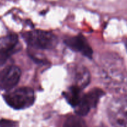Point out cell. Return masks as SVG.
<instances>
[{
  "label": "cell",
  "mask_w": 127,
  "mask_h": 127,
  "mask_svg": "<svg viewBox=\"0 0 127 127\" xmlns=\"http://www.w3.org/2000/svg\"><path fill=\"white\" fill-rule=\"evenodd\" d=\"M3 97L7 105L16 110L30 107L33 105L36 99L34 91L28 87H22L8 92Z\"/></svg>",
  "instance_id": "cell-1"
},
{
  "label": "cell",
  "mask_w": 127,
  "mask_h": 127,
  "mask_svg": "<svg viewBox=\"0 0 127 127\" xmlns=\"http://www.w3.org/2000/svg\"><path fill=\"white\" fill-rule=\"evenodd\" d=\"M29 46L36 49L50 50L57 45V38L53 33L42 30H33L22 35Z\"/></svg>",
  "instance_id": "cell-2"
},
{
  "label": "cell",
  "mask_w": 127,
  "mask_h": 127,
  "mask_svg": "<svg viewBox=\"0 0 127 127\" xmlns=\"http://www.w3.org/2000/svg\"><path fill=\"white\" fill-rule=\"evenodd\" d=\"M107 114L113 127H127V99L119 97L111 100Z\"/></svg>",
  "instance_id": "cell-3"
},
{
  "label": "cell",
  "mask_w": 127,
  "mask_h": 127,
  "mask_svg": "<svg viewBox=\"0 0 127 127\" xmlns=\"http://www.w3.org/2000/svg\"><path fill=\"white\" fill-rule=\"evenodd\" d=\"M104 95V91L101 89H91L85 94L82 95L78 104L74 108L75 113L80 116L86 115L91 109L97 106L100 99Z\"/></svg>",
  "instance_id": "cell-4"
},
{
  "label": "cell",
  "mask_w": 127,
  "mask_h": 127,
  "mask_svg": "<svg viewBox=\"0 0 127 127\" xmlns=\"http://www.w3.org/2000/svg\"><path fill=\"white\" fill-rule=\"evenodd\" d=\"M21 71L16 66H9L0 71V89L9 91L19 81Z\"/></svg>",
  "instance_id": "cell-5"
},
{
  "label": "cell",
  "mask_w": 127,
  "mask_h": 127,
  "mask_svg": "<svg viewBox=\"0 0 127 127\" xmlns=\"http://www.w3.org/2000/svg\"><path fill=\"white\" fill-rule=\"evenodd\" d=\"M18 43V38L15 34L7 35L0 38V66L2 65L14 52Z\"/></svg>",
  "instance_id": "cell-6"
},
{
  "label": "cell",
  "mask_w": 127,
  "mask_h": 127,
  "mask_svg": "<svg viewBox=\"0 0 127 127\" xmlns=\"http://www.w3.org/2000/svg\"><path fill=\"white\" fill-rule=\"evenodd\" d=\"M66 45L75 52H80L87 58H92L93 51L83 36L79 35L68 37L64 41Z\"/></svg>",
  "instance_id": "cell-7"
},
{
  "label": "cell",
  "mask_w": 127,
  "mask_h": 127,
  "mask_svg": "<svg viewBox=\"0 0 127 127\" xmlns=\"http://www.w3.org/2000/svg\"><path fill=\"white\" fill-rule=\"evenodd\" d=\"M73 80L75 86L82 89L90 83V74L87 68L82 66H77L73 69Z\"/></svg>",
  "instance_id": "cell-8"
},
{
  "label": "cell",
  "mask_w": 127,
  "mask_h": 127,
  "mask_svg": "<svg viewBox=\"0 0 127 127\" xmlns=\"http://www.w3.org/2000/svg\"><path fill=\"white\" fill-rule=\"evenodd\" d=\"M82 90L78 87L73 85L70 87L67 91L63 93V96L73 108L77 107L80 100L82 96Z\"/></svg>",
  "instance_id": "cell-9"
},
{
  "label": "cell",
  "mask_w": 127,
  "mask_h": 127,
  "mask_svg": "<svg viewBox=\"0 0 127 127\" xmlns=\"http://www.w3.org/2000/svg\"><path fill=\"white\" fill-rule=\"evenodd\" d=\"M63 127H88L85 122L78 116H70L66 120Z\"/></svg>",
  "instance_id": "cell-10"
},
{
  "label": "cell",
  "mask_w": 127,
  "mask_h": 127,
  "mask_svg": "<svg viewBox=\"0 0 127 127\" xmlns=\"http://www.w3.org/2000/svg\"><path fill=\"white\" fill-rule=\"evenodd\" d=\"M0 127H18V124L13 120L1 119L0 120Z\"/></svg>",
  "instance_id": "cell-11"
},
{
  "label": "cell",
  "mask_w": 127,
  "mask_h": 127,
  "mask_svg": "<svg viewBox=\"0 0 127 127\" xmlns=\"http://www.w3.org/2000/svg\"><path fill=\"white\" fill-rule=\"evenodd\" d=\"M125 46H126V47H127V41L126 42V43H125Z\"/></svg>",
  "instance_id": "cell-12"
}]
</instances>
